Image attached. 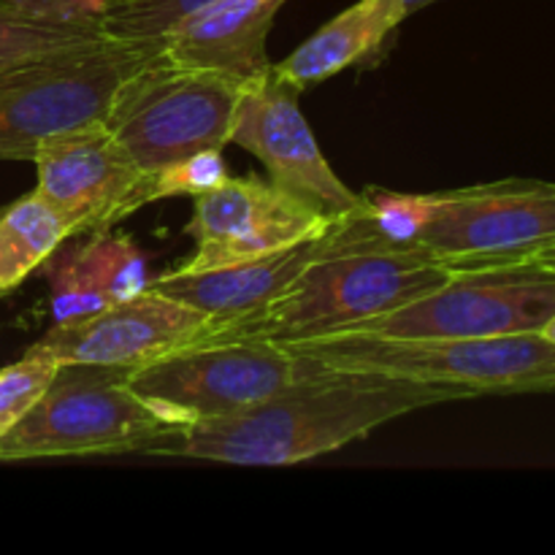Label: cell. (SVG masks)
Masks as SVG:
<instances>
[{
  "mask_svg": "<svg viewBox=\"0 0 555 555\" xmlns=\"http://www.w3.org/2000/svg\"><path fill=\"white\" fill-rule=\"evenodd\" d=\"M421 247L450 269L534 258L555 244V182L502 179L434 193Z\"/></svg>",
  "mask_w": 555,
  "mask_h": 555,
  "instance_id": "9",
  "label": "cell"
},
{
  "mask_svg": "<svg viewBox=\"0 0 555 555\" xmlns=\"http://www.w3.org/2000/svg\"><path fill=\"white\" fill-rule=\"evenodd\" d=\"M434 3H439V0H399V16H401V22H404L406 16L417 14V11L426 9V5H434Z\"/></svg>",
  "mask_w": 555,
  "mask_h": 555,
  "instance_id": "25",
  "label": "cell"
},
{
  "mask_svg": "<svg viewBox=\"0 0 555 555\" xmlns=\"http://www.w3.org/2000/svg\"><path fill=\"white\" fill-rule=\"evenodd\" d=\"M228 144L258 157L269 182L323 215L341 220L363 209V195L352 193L334 173L307 117L298 108V92L274 74L242 87Z\"/></svg>",
  "mask_w": 555,
  "mask_h": 555,
  "instance_id": "10",
  "label": "cell"
},
{
  "mask_svg": "<svg viewBox=\"0 0 555 555\" xmlns=\"http://www.w3.org/2000/svg\"><path fill=\"white\" fill-rule=\"evenodd\" d=\"M215 0H106L101 25L114 41H146L160 38L182 16L204 9Z\"/></svg>",
  "mask_w": 555,
  "mask_h": 555,
  "instance_id": "21",
  "label": "cell"
},
{
  "mask_svg": "<svg viewBox=\"0 0 555 555\" xmlns=\"http://www.w3.org/2000/svg\"><path fill=\"white\" fill-rule=\"evenodd\" d=\"M542 336H547V339L555 341V318L551 320V323L545 325V328H542Z\"/></svg>",
  "mask_w": 555,
  "mask_h": 555,
  "instance_id": "28",
  "label": "cell"
},
{
  "mask_svg": "<svg viewBox=\"0 0 555 555\" xmlns=\"http://www.w3.org/2000/svg\"><path fill=\"white\" fill-rule=\"evenodd\" d=\"M323 236L325 233H318L274 253L193 271V274L177 269L166 271V274L152 276L150 287L206 314L211 320L209 334H215L228 325L255 318L269 304H274L312 263L314 255L323 247Z\"/></svg>",
  "mask_w": 555,
  "mask_h": 555,
  "instance_id": "14",
  "label": "cell"
},
{
  "mask_svg": "<svg viewBox=\"0 0 555 555\" xmlns=\"http://www.w3.org/2000/svg\"><path fill=\"white\" fill-rule=\"evenodd\" d=\"M555 318V271L540 260L469 266L399 309L361 320L341 334L388 339H480L542 334ZM336 336V334H334Z\"/></svg>",
  "mask_w": 555,
  "mask_h": 555,
  "instance_id": "7",
  "label": "cell"
},
{
  "mask_svg": "<svg viewBox=\"0 0 555 555\" xmlns=\"http://www.w3.org/2000/svg\"><path fill=\"white\" fill-rule=\"evenodd\" d=\"M130 369L60 363L25 417L0 437V461L146 453L182 431L128 385Z\"/></svg>",
  "mask_w": 555,
  "mask_h": 555,
  "instance_id": "4",
  "label": "cell"
},
{
  "mask_svg": "<svg viewBox=\"0 0 555 555\" xmlns=\"http://www.w3.org/2000/svg\"><path fill=\"white\" fill-rule=\"evenodd\" d=\"M65 3H70V5H76V9L90 11V14L101 16V11H103V5H106V0H65Z\"/></svg>",
  "mask_w": 555,
  "mask_h": 555,
  "instance_id": "26",
  "label": "cell"
},
{
  "mask_svg": "<svg viewBox=\"0 0 555 555\" xmlns=\"http://www.w3.org/2000/svg\"><path fill=\"white\" fill-rule=\"evenodd\" d=\"M287 0H215L160 36L163 52L182 65L253 85L271 70L266 38Z\"/></svg>",
  "mask_w": 555,
  "mask_h": 555,
  "instance_id": "15",
  "label": "cell"
},
{
  "mask_svg": "<svg viewBox=\"0 0 555 555\" xmlns=\"http://www.w3.org/2000/svg\"><path fill=\"white\" fill-rule=\"evenodd\" d=\"M60 363L41 356H22L0 369V437L30 412L57 374Z\"/></svg>",
  "mask_w": 555,
  "mask_h": 555,
  "instance_id": "24",
  "label": "cell"
},
{
  "mask_svg": "<svg viewBox=\"0 0 555 555\" xmlns=\"http://www.w3.org/2000/svg\"><path fill=\"white\" fill-rule=\"evenodd\" d=\"M307 361L301 377L238 415L195 423L163 437L146 455L233 466H291L334 453L385 423L426 406L472 399L450 385Z\"/></svg>",
  "mask_w": 555,
  "mask_h": 555,
  "instance_id": "1",
  "label": "cell"
},
{
  "mask_svg": "<svg viewBox=\"0 0 555 555\" xmlns=\"http://www.w3.org/2000/svg\"><path fill=\"white\" fill-rule=\"evenodd\" d=\"M163 52L160 38L70 49L0 74V160H30L54 133L106 117L117 87Z\"/></svg>",
  "mask_w": 555,
  "mask_h": 555,
  "instance_id": "5",
  "label": "cell"
},
{
  "mask_svg": "<svg viewBox=\"0 0 555 555\" xmlns=\"http://www.w3.org/2000/svg\"><path fill=\"white\" fill-rule=\"evenodd\" d=\"M453 274L426 247L385 238L363 209L328 225L323 247L304 274L255 318L206 336H238L274 345L323 339L361 320L399 309Z\"/></svg>",
  "mask_w": 555,
  "mask_h": 555,
  "instance_id": "2",
  "label": "cell"
},
{
  "mask_svg": "<svg viewBox=\"0 0 555 555\" xmlns=\"http://www.w3.org/2000/svg\"><path fill=\"white\" fill-rule=\"evenodd\" d=\"M76 260L90 274L108 304L128 301L150 287V266L144 249L130 236L112 231H92L74 236Z\"/></svg>",
  "mask_w": 555,
  "mask_h": 555,
  "instance_id": "19",
  "label": "cell"
},
{
  "mask_svg": "<svg viewBox=\"0 0 555 555\" xmlns=\"http://www.w3.org/2000/svg\"><path fill=\"white\" fill-rule=\"evenodd\" d=\"M366 198L369 217L374 228L401 247H421V233L426 231L428 220L437 209L434 193L406 195V193H388V190L372 188L363 193Z\"/></svg>",
  "mask_w": 555,
  "mask_h": 555,
  "instance_id": "23",
  "label": "cell"
},
{
  "mask_svg": "<svg viewBox=\"0 0 555 555\" xmlns=\"http://www.w3.org/2000/svg\"><path fill=\"white\" fill-rule=\"evenodd\" d=\"M101 41V16L65 0H0V74Z\"/></svg>",
  "mask_w": 555,
  "mask_h": 555,
  "instance_id": "17",
  "label": "cell"
},
{
  "mask_svg": "<svg viewBox=\"0 0 555 555\" xmlns=\"http://www.w3.org/2000/svg\"><path fill=\"white\" fill-rule=\"evenodd\" d=\"M534 260H540L542 266H547V269L555 271V244H551V247H545V249H542V253H537Z\"/></svg>",
  "mask_w": 555,
  "mask_h": 555,
  "instance_id": "27",
  "label": "cell"
},
{
  "mask_svg": "<svg viewBox=\"0 0 555 555\" xmlns=\"http://www.w3.org/2000/svg\"><path fill=\"white\" fill-rule=\"evenodd\" d=\"M68 242L60 244L57 253L38 269L47 276L49 287H52L54 323H70V320H81L87 314L112 307L103 298V293L98 291L95 282L90 280V274L81 269V263L74 255V247Z\"/></svg>",
  "mask_w": 555,
  "mask_h": 555,
  "instance_id": "22",
  "label": "cell"
},
{
  "mask_svg": "<svg viewBox=\"0 0 555 555\" xmlns=\"http://www.w3.org/2000/svg\"><path fill=\"white\" fill-rule=\"evenodd\" d=\"M307 361L287 347L238 336H201L130 369L133 393L179 428L238 415L301 377Z\"/></svg>",
  "mask_w": 555,
  "mask_h": 555,
  "instance_id": "8",
  "label": "cell"
},
{
  "mask_svg": "<svg viewBox=\"0 0 555 555\" xmlns=\"http://www.w3.org/2000/svg\"><path fill=\"white\" fill-rule=\"evenodd\" d=\"M228 177L231 173H228L222 150L195 152V155L168 163L157 171H144L133 193V209L139 211L141 206L163 198H182V195L195 198V195L220 188Z\"/></svg>",
  "mask_w": 555,
  "mask_h": 555,
  "instance_id": "20",
  "label": "cell"
},
{
  "mask_svg": "<svg viewBox=\"0 0 555 555\" xmlns=\"http://www.w3.org/2000/svg\"><path fill=\"white\" fill-rule=\"evenodd\" d=\"M282 347L320 366L450 385L466 390L472 399L555 393V341L542 334L480 339H388L336 334Z\"/></svg>",
  "mask_w": 555,
  "mask_h": 555,
  "instance_id": "3",
  "label": "cell"
},
{
  "mask_svg": "<svg viewBox=\"0 0 555 555\" xmlns=\"http://www.w3.org/2000/svg\"><path fill=\"white\" fill-rule=\"evenodd\" d=\"M238 95V81L160 52L117 87L103 125L141 171H157L195 152L222 150Z\"/></svg>",
  "mask_w": 555,
  "mask_h": 555,
  "instance_id": "6",
  "label": "cell"
},
{
  "mask_svg": "<svg viewBox=\"0 0 555 555\" xmlns=\"http://www.w3.org/2000/svg\"><path fill=\"white\" fill-rule=\"evenodd\" d=\"M211 331V320L198 309L146 287L128 301L92 312L70 323H54L27 356L57 363L135 369Z\"/></svg>",
  "mask_w": 555,
  "mask_h": 555,
  "instance_id": "13",
  "label": "cell"
},
{
  "mask_svg": "<svg viewBox=\"0 0 555 555\" xmlns=\"http://www.w3.org/2000/svg\"><path fill=\"white\" fill-rule=\"evenodd\" d=\"M401 25L399 0H358L325 22L296 52L274 63V74L301 95L339 70L379 57L385 41Z\"/></svg>",
  "mask_w": 555,
  "mask_h": 555,
  "instance_id": "16",
  "label": "cell"
},
{
  "mask_svg": "<svg viewBox=\"0 0 555 555\" xmlns=\"http://www.w3.org/2000/svg\"><path fill=\"white\" fill-rule=\"evenodd\" d=\"M33 163L36 190L65 217L74 236L112 231L135 211L133 193L144 171L103 119L49 135Z\"/></svg>",
  "mask_w": 555,
  "mask_h": 555,
  "instance_id": "12",
  "label": "cell"
},
{
  "mask_svg": "<svg viewBox=\"0 0 555 555\" xmlns=\"http://www.w3.org/2000/svg\"><path fill=\"white\" fill-rule=\"evenodd\" d=\"M188 236L193 258L177 271H206L255 255L274 253L325 233L331 220L260 177H228L220 188L193 198Z\"/></svg>",
  "mask_w": 555,
  "mask_h": 555,
  "instance_id": "11",
  "label": "cell"
},
{
  "mask_svg": "<svg viewBox=\"0 0 555 555\" xmlns=\"http://www.w3.org/2000/svg\"><path fill=\"white\" fill-rule=\"evenodd\" d=\"M68 238L70 225L38 190L0 206V296L36 274Z\"/></svg>",
  "mask_w": 555,
  "mask_h": 555,
  "instance_id": "18",
  "label": "cell"
}]
</instances>
